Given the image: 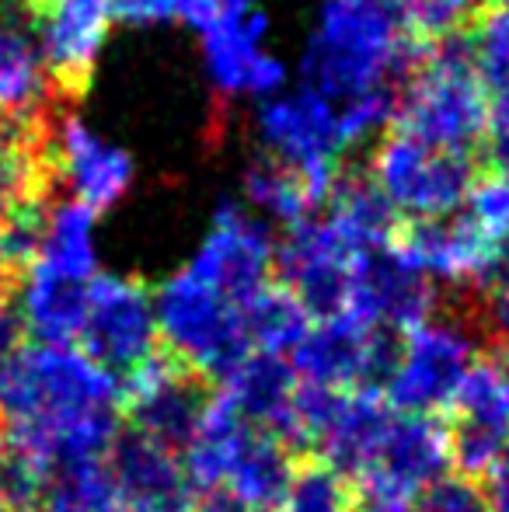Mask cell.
<instances>
[{
  "label": "cell",
  "mask_w": 509,
  "mask_h": 512,
  "mask_svg": "<svg viewBox=\"0 0 509 512\" xmlns=\"http://www.w3.org/2000/svg\"><path fill=\"white\" fill-rule=\"evenodd\" d=\"M119 432V384L74 345L25 342L0 363V446L53 464L105 453Z\"/></svg>",
  "instance_id": "obj_1"
},
{
  "label": "cell",
  "mask_w": 509,
  "mask_h": 512,
  "mask_svg": "<svg viewBox=\"0 0 509 512\" xmlns=\"http://www.w3.org/2000/svg\"><path fill=\"white\" fill-rule=\"evenodd\" d=\"M426 49L408 35L398 0H321L300 74L328 102H349L381 84H401Z\"/></svg>",
  "instance_id": "obj_2"
},
{
  "label": "cell",
  "mask_w": 509,
  "mask_h": 512,
  "mask_svg": "<svg viewBox=\"0 0 509 512\" xmlns=\"http://www.w3.org/2000/svg\"><path fill=\"white\" fill-rule=\"evenodd\" d=\"M489 119V84L471 53L468 35L429 46L419 67L401 81L391 129L426 147L478 157Z\"/></svg>",
  "instance_id": "obj_3"
},
{
  "label": "cell",
  "mask_w": 509,
  "mask_h": 512,
  "mask_svg": "<svg viewBox=\"0 0 509 512\" xmlns=\"http://www.w3.org/2000/svg\"><path fill=\"white\" fill-rule=\"evenodd\" d=\"M154 317L161 349L213 387L255 352L241 307L185 269L154 293Z\"/></svg>",
  "instance_id": "obj_4"
},
{
  "label": "cell",
  "mask_w": 509,
  "mask_h": 512,
  "mask_svg": "<svg viewBox=\"0 0 509 512\" xmlns=\"http://www.w3.org/2000/svg\"><path fill=\"white\" fill-rule=\"evenodd\" d=\"M363 168L405 220H440L464 206L478 157L426 147L415 136L387 129Z\"/></svg>",
  "instance_id": "obj_5"
},
{
  "label": "cell",
  "mask_w": 509,
  "mask_h": 512,
  "mask_svg": "<svg viewBox=\"0 0 509 512\" xmlns=\"http://www.w3.org/2000/svg\"><path fill=\"white\" fill-rule=\"evenodd\" d=\"M77 342L119 387L133 380L161 352L150 286L136 276H91L88 314Z\"/></svg>",
  "instance_id": "obj_6"
},
{
  "label": "cell",
  "mask_w": 509,
  "mask_h": 512,
  "mask_svg": "<svg viewBox=\"0 0 509 512\" xmlns=\"http://www.w3.org/2000/svg\"><path fill=\"white\" fill-rule=\"evenodd\" d=\"M213 394L217 387L210 380L161 349L154 363H147L133 380L119 387V415H126V425L133 432L182 460V453L203 429Z\"/></svg>",
  "instance_id": "obj_7"
},
{
  "label": "cell",
  "mask_w": 509,
  "mask_h": 512,
  "mask_svg": "<svg viewBox=\"0 0 509 512\" xmlns=\"http://www.w3.org/2000/svg\"><path fill=\"white\" fill-rule=\"evenodd\" d=\"M39 35V63L63 105H77L95 81L98 56L109 42V0H21Z\"/></svg>",
  "instance_id": "obj_8"
},
{
  "label": "cell",
  "mask_w": 509,
  "mask_h": 512,
  "mask_svg": "<svg viewBox=\"0 0 509 512\" xmlns=\"http://www.w3.org/2000/svg\"><path fill=\"white\" fill-rule=\"evenodd\" d=\"M475 352L471 331L450 314L415 324L401 338V363L384 387V401L398 415H443Z\"/></svg>",
  "instance_id": "obj_9"
},
{
  "label": "cell",
  "mask_w": 509,
  "mask_h": 512,
  "mask_svg": "<svg viewBox=\"0 0 509 512\" xmlns=\"http://www.w3.org/2000/svg\"><path fill=\"white\" fill-rule=\"evenodd\" d=\"M185 272L224 293L238 307H245L262 286L272 283L276 272V241L262 220H255L241 203L227 199L217 206L203 248L196 251Z\"/></svg>",
  "instance_id": "obj_10"
},
{
  "label": "cell",
  "mask_w": 509,
  "mask_h": 512,
  "mask_svg": "<svg viewBox=\"0 0 509 512\" xmlns=\"http://www.w3.org/2000/svg\"><path fill=\"white\" fill-rule=\"evenodd\" d=\"M447 450L457 474L482 481L509 443V377L489 356H478L443 408Z\"/></svg>",
  "instance_id": "obj_11"
},
{
  "label": "cell",
  "mask_w": 509,
  "mask_h": 512,
  "mask_svg": "<svg viewBox=\"0 0 509 512\" xmlns=\"http://www.w3.org/2000/svg\"><path fill=\"white\" fill-rule=\"evenodd\" d=\"M353 262L356 251L335 234L328 220L297 223L276 248L279 286H286L318 321L346 310Z\"/></svg>",
  "instance_id": "obj_12"
},
{
  "label": "cell",
  "mask_w": 509,
  "mask_h": 512,
  "mask_svg": "<svg viewBox=\"0 0 509 512\" xmlns=\"http://www.w3.org/2000/svg\"><path fill=\"white\" fill-rule=\"evenodd\" d=\"M436 304H440V293L433 279L405 265L391 248H374L356 255L342 314L360 317L363 324H374V328L408 331L429 321Z\"/></svg>",
  "instance_id": "obj_13"
},
{
  "label": "cell",
  "mask_w": 509,
  "mask_h": 512,
  "mask_svg": "<svg viewBox=\"0 0 509 512\" xmlns=\"http://www.w3.org/2000/svg\"><path fill=\"white\" fill-rule=\"evenodd\" d=\"M258 140L265 147V157L297 171L339 164V157L346 154L339 136V108L307 84H300L290 95H272L262 105Z\"/></svg>",
  "instance_id": "obj_14"
},
{
  "label": "cell",
  "mask_w": 509,
  "mask_h": 512,
  "mask_svg": "<svg viewBox=\"0 0 509 512\" xmlns=\"http://www.w3.org/2000/svg\"><path fill=\"white\" fill-rule=\"evenodd\" d=\"M269 18L262 11H224L203 28V60L217 95L269 98L286 84V67L262 49Z\"/></svg>",
  "instance_id": "obj_15"
},
{
  "label": "cell",
  "mask_w": 509,
  "mask_h": 512,
  "mask_svg": "<svg viewBox=\"0 0 509 512\" xmlns=\"http://www.w3.org/2000/svg\"><path fill=\"white\" fill-rule=\"evenodd\" d=\"M387 248L405 265L450 286H475L492 262V241L468 216L401 220Z\"/></svg>",
  "instance_id": "obj_16"
},
{
  "label": "cell",
  "mask_w": 509,
  "mask_h": 512,
  "mask_svg": "<svg viewBox=\"0 0 509 512\" xmlns=\"http://www.w3.org/2000/svg\"><path fill=\"white\" fill-rule=\"evenodd\" d=\"M109 471L116 478L123 512H189L192 509V485L185 478V467L175 453L161 450L147 436L119 429L112 436Z\"/></svg>",
  "instance_id": "obj_17"
},
{
  "label": "cell",
  "mask_w": 509,
  "mask_h": 512,
  "mask_svg": "<svg viewBox=\"0 0 509 512\" xmlns=\"http://www.w3.org/2000/svg\"><path fill=\"white\" fill-rule=\"evenodd\" d=\"M56 154H60V175L70 182L74 199L95 216L116 206L133 185V157L91 133L70 112L56 126Z\"/></svg>",
  "instance_id": "obj_18"
},
{
  "label": "cell",
  "mask_w": 509,
  "mask_h": 512,
  "mask_svg": "<svg viewBox=\"0 0 509 512\" xmlns=\"http://www.w3.org/2000/svg\"><path fill=\"white\" fill-rule=\"evenodd\" d=\"M220 391L231 398L234 411H238L248 425L283 439V443L304 460L300 443H297V425H293L297 377H293L290 363H286L283 356L252 352V356L227 377V384H220Z\"/></svg>",
  "instance_id": "obj_19"
},
{
  "label": "cell",
  "mask_w": 509,
  "mask_h": 512,
  "mask_svg": "<svg viewBox=\"0 0 509 512\" xmlns=\"http://www.w3.org/2000/svg\"><path fill=\"white\" fill-rule=\"evenodd\" d=\"M370 335H374V324H363L353 314L321 317L290 352L293 377L300 384L356 391L363 377V363H367Z\"/></svg>",
  "instance_id": "obj_20"
},
{
  "label": "cell",
  "mask_w": 509,
  "mask_h": 512,
  "mask_svg": "<svg viewBox=\"0 0 509 512\" xmlns=\"http://www.w3.org/2000/svg\"><path fill=\"white\" fill-rule=\"evenodd\" d=\"M325 220L356 255H363V251L387 248L405 216L381 196L367 168H342L332 196H328Z\"/></svg>",
  "instance_id": "obj_21"
},
{
  "label": "cell",
  "mask_w": 509,
  "mask_h": 512,
  "mask_svg": "<svg viewBox=\"0 0 509 512\" xmlns=\"http://www.w3.org/2000/svg\"><path fill=\"white\" fill-rule=\"evenodd\" d=\"M391 418H394V411L381 394L346 391V398H342L332 425H328L325 436H321L314 457H321L339 474H346L349 481H356L367 471L370 460H374Z\"/></svg>",
  "instance_id": "obj_22"
},
{
  "label": "cell",
  "mask_w": 509,
  "mask_h": 512,
  "mask_svg": "<svg viewBox=\"0 0 509 512\" xmlns=\"http://www.w3.org/2000/svg\"><path fill=\"white\" fill-rule=\"evenodd\" d=\"M297 453L283 443V439L269 436V432L245 425L234 443L231 464H227V488L241 499L255 502L262 509L279 512L286 499V488L297 471Z\"/></svg>",
  "instance_id": "obj_23"
},
{
  "label": "cell",
  "mask_w": 509,
  "mask_h": 512,
  "mask_svg": "<svg viewBox=\"0 0 509 512\" xmlns=\"http://www.w3.org/2000/svg\"><path fill=\"white\" fill-rule=\"evenodd\" d=\"M88 283L53 276V272H42L32 265L18 297L28 335H35L46 345H74L84 328V314H88Z\"/></svg>",
  "instance_id": "obj_24"
},
{
  "label": "cell",
  "mask_w": 509,
  "mask_h": 512,
  "mask_svg": "<svg viewBox=\"0 0 509 512\" xmlns=\"http://www.w3.org/2000/svg\"><path fill=\"white\" fill-rule=\"evenodd\" d=\"M35 512H123L105 453L53 460Z\"/></svg>",
  "instance_id": "obj_25"
},
{
  "label": "cell",
  "mask_w": 509,
  "mask_h": 512,
  "mask_svg": "<svg viewBox=\"0 0 509 512\" xmlns=\"http://www.w3.org/2000/svg\"><path fill=\"white\" fill-rule=\"evenodd\" d=\"M35 269L88 283L95 276V213L77 199H56L46 213Z\"/></svg>",
  "instance_id": "obj_26"
},
{
  "label": "cell",
  "mask_w": 509,
  "mask_h": 512,
  "mask_svg": "<svg viewBox=\"0 0 509 512\" xmlns=\"http://www.w3.org/2000/svg\"><path fill=\"white\" fill-rule=\"evenodd\" d=\"M49 108L67 105L49 88L35 46L18 28L0 25V115L21 119V115H39Z\"/></svg>",
  "instance_id": "obj_27"
},
{
  "label": "cell",
  "mask_w": 509,
  "mask_h": 512,
  "mask_svg": "<svg viewBox=\"0 0 509 512\" xmlns=\"http://www.w3.org/2000/svg\"><path fill=\"white\" fill-rule=\"evenodd\" d=\"M245 314V328L252 338L255 352H272V356H283L300 345V338L311 331L314 317L307 314V307L293 297L286 286L269 283L241 307Z\"/></svg>",
  "instance_id": "obj_28"
},
{
  "label": "cell",
  "mask_w": 509,
  "mask_h": 512,
  "mask_svg": "<svg viewBox=\"0 0 509 512\" xmlns=\"http://www.w3.org/2000/svg\"><path fill=\"white\" fill-rule=\"evenodd\" d=\"M245 196L255 209H262L265 216L283 223L286 230L304 220H314V213H318L311 196H307V185L300 178V171L290 168V164L272 161V157H258L255 164H248Z\"/></svg>",
  "instance_id": "obj_29"
},
{
  "label": "cell",
  "mask_w": 509,
  "mask_h": 512,
  "mask_svg": "<svg viewBox=\"0 0 509 512\" xmlns=\"http://www.w3.org/2000/svg\"><path fill=\"white\" fill-rule=\"evenodd\" d=\"M356 506V485L321 457L297 460L279 512H349Z\"/></svg>",
  "instance_id": "obj_30"
},
{
  "label": "cell",
  "mask_w": 509,
  "mask_h": 512,
  "mask_svg": "<svg viewBox=\"0 0 509 512\" xmlns=\"http://www.w3.org/2000/svg\"><path fill=\"white\" fill-rule=\"evenodd\" d=\"M405 28L422 46H440L457 35H468L485 0H398Z\"/></svg>",
  "instance_id": "obj_31"
},
{
  "label": "cell",
  "mask_w": 509,
  "mask_h": 512,
  "mask_svg": "<svg viewBox=\"0 0 509 512\" xmlns=\"http://www.w3.org/2000/svg\"><path fill=\"white\" fill-rule=\"evenodd\" d=\"M468 39L485 84L509 81V0H485Z\"/></svg>",
  "instance_id": "obj_32"
},
{
  "label": "cell",
  "mask_w": 509,
  "mask_h": 512,
  "mask_svg": "<svg viewBox=\"0 0 509 512\" xmlns=\"http://www.w3.org/2000/svg\"><path fill=\"white\" fill-rule=\"evenodd\" d=\"M398 91L401 84H381V88H370L363 95L349 98L339 108V136L342 147H356V143L370 140L374 133H387L398 112Z\"/></svg>",
  "instance_id": "obj_33"
},
{
  "label": "cell",
  "mask_w": 509,
  "mask_h": 512,
  "mask_svg": "<svg viewBox=\"0 0 509 512\" xmlns=\"http://www.w3.org/2000/svg\"><path fill=\"white\" fill-rule=\"evenodd\" d=\"M468 220L492 244L509 248V175L506 171H478L468 189Z\"/></svg>",
  "instance_id": "obj_34"
},
{
  "label": "cell",
  "mask_w": 509,
  "mask_h": 512,
  "mask_svg": "<svg viewBox=\"0 0 509 512\" xmlns=\"http://www.w3.org/2000/svg\"><path fill=\"white\" fill-rule=\"evenodd\" d=\"M412 512H492L482 485L464 474H443L426 485L412 502Z\"/></svg>",
  "instance_id": "obj_35"
},
{
  "label": "cell",
  "mask_w": 509,
  "mask_h": 512,
  "mask_svg": "<svg viewBox=\"0 0 509 512\" xmlns=\"http://www.w3.org/2000/svg\"><path fill=\"white\" fill-rule=\"evenodd\" d=\"M478 164L485 171H506L509 175V81L489 88V119L478 147Z\"/></svg>",
  "instance_id": "obj_36"
},
{
  "label": "cell",
  "mask_w": 509,
  "mask_h": 512,
  "mask_svg": "<svg viewBox=\"0 0 509 512\" xmlns=\"http://www.w3.org/2000/svg\"><path fill=\"white\" fill-rule=\"evenodd\" d=\"M112 18L126 21V25H161L171 21L168 0H109Z\"/></svg>",
  "instance_id": "obj_37"
},
{
  "label": "cell",
  "mask_w": 509,
  "mask_h": 512,
  "mask_svg": "<svg viewBox=\"0 0 509 512\" xmlns=\"http://www.w3.org/2000/svg\"><path fill=\"white\" fill-rule=\"evenodd\" d=\"M478 485H482L492 512H509V443L503 446V453L492 460V467L485 471V478L478 481Z\"/></svg>",
  "instance_id": "obj_38"
},
{
  "label": "cell",
  "mask_w": 509,
  "mask_h": 512,
  "mask_svg": "<svg viewBox=\"0 0 509 512\" xmlns=\"http://www.w3.org/2000/svg\"><path fill=\"white\" fill-rule=\"evenodd\" d=\"M171 21H185L192 28H210L224 14V0H168Z\"/></svg>",
  "instance_id": "obj_39"
},
{
  "label": "cell",
  "mask_w": 509,
  "mask_h": 512,
  "mask_svg": "<svg viewBox=\"0 0 509 512\" xmlns=\"http://www.w3.org/2000/svg\"><path fill=\"white\" fill-rule=\"evenodd\" d=\"M189 512H272V509L255 506V502L234 495L231 488L217 485V488H206V492H199V499L192 502Z\"/></svg>",
  "instance_id": "obj_40"
},
{
  "label": "cell",
  "mask_w": 509,
  "mask_h": 512,
  "mask_svg": "<svg viewBox=\"0 0 509 512\" xmlns=\"http://www.w3.org/2000/svg\"><path fill=\"white\" fill-rule=\"evenodd\" d=\"M25 342H28V328H25V321H21L18 304L0 307V363H4L7 356H14Z\"/></svg>",
  "instance_id": "obj_41"
},
{
  "label": "cell",
  "mask_w": 509,
  "mask_h": 512,
  "mask_svg": "<svg viewBox=\"0 0 509 512\" xmlns=\"http://www.w3.org/2000/svg\"><path fill=\"white\" fill-rule=\"evenodd\" d=\"M252 7H255V0H224V11H234V14L252 11Z\"/></svg>",
  "instance_id": "obj_42"
},
{
  "label": "cell",
  "mask_w": 509,
  "mask_h": 512,
  "mask_svg": "<svg viewBox=\"0 0 509 512\" xmlns=\"http://www.w3.org/2000/svg\"><path fill=\"white\" fill-rule=\"evenodd\" d=\"M0 512H14V509H11V506H7V502H4V499H0Z\"/></svg>",
  "instance_id": "obj_43"
},
{
  "label": "cell",
  "mask_w": 509,
  "mask_h": 512,
  "mask_svg": "<svg viewBox=\"0 0 509 512\" xmlns=\"http://www.w3.org/2000/svg\"><path fill=\"white\" fill-rule=\"evenodd\" d=\"M349 512H363V509H360V506H353V509H349Z\"/></svg>",
  "instance_id": "obj_44"
}]
</instances>
